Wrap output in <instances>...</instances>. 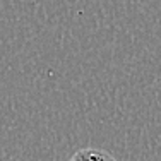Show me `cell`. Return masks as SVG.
I'll list each match as a JSON object with an SVG mask.
<instances>
[{"mask_svg":"<svg viewBox=\"0 0 161 161\" xmlns=\"http://www.w3.org/2000/svg\"><path fill=\"white\" fill-rule=\"evenodd\" d=\"M69 161H117V159L112 154L101 151V149L84 147V149H79L77 153H74Z\"/></svg>","mask_w":161,"mask_h":161,"instance_id":"1","label":"cell"}]
</instances>
